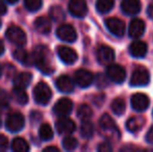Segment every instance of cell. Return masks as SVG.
Wrapping results in <instances>:
<instances>
[{
	"mask_svg": "<svg viewBox=\"0 0 153 152\" xmlns=\"http://www.w3.org/2000/svg\"><path fill=\"white\" fill-rule=\"evenodd\" d=\"M32 59H33V64L42 73L50 75L54 72L52 55L46 46L42 45L36 46L32 53Z\"/></svg>",
	"mask_w": 153,
	"mask_h": 152,
	"instance_id": "obj_1",
	"label": "cell"
},
{
	"mask_svg": "<svg viewBox=\"0 0 153 152\" xmlns=\"http://www.w3.org/2000/svg\"><path fill=\"white\" fill-rule=\"evenodd\" d=\"M52 97V91L45 82H39L33 89V98L36 103L46 105Z\"/></svg>",
	"mask_w": 153,
	"mask_h": 152,
	"instance_id": "obj_2",
	"label": "cell"
},
{
	"mask_svg": "<svg viewBox=\"0 0 153 152\" xmlns=\"http://www.w3.org/2000/svg\"><path fill=\"white\" fill-rule=\"evenodd\" d=\"M25 120L20 113H12L7 116L5 121L6 129L12 132H18L24 127Z\"/></svg>",
	"mask_w": 153,
	"mask_h": 152,
	"instance_id": "obj_3",
	"label": "cell"
},
{
	"mask_svg": "<svg viewBox=\"0 0 153 152\" xmlns=\"http://www.w3.org/2000/svg\"><path fill=\"white\" fill-rule=\"evenodd\" d=\"M150 81V74L147 69L140 67L133 71L130 78V85L132 87H144L147 85Z\"/></svg>",
	"mask_w": 153,
	"mask_h": 152,
	"instance_id": "obj_4",
	"label": "cell"
},
{
	"mask_svg": "<svg viewBox=\"0 0 153 152\" xmlns=\"http://www.w3.org/2000/svg\"><path fill=\"white\" fill-rule=\"evenodd\" d=\"M5 36H6V38L12 43H14L15 45L23 46V45L26 44V41H27L26 35H25L24 30L18 26H10V28L6 30Z\"/></svg>",
	"mask_w": 153,
	"mask_h": 152,
	"instance_id": "obj_5",
	"label": "cell"
},
{
	"mask_svg": "<svg viewBox=\"0 0 153 152\" xmlns=\"http://www.w3.org/2000/svg\"><path fill=\"white\" fill-rule=\"evenodd\" d=\"M69 12L76 18H83L88 14V5L85 0H70Z\"/></svg>",
	"mask_w": 153,
	"mask_h": 152,
	"instance_id": "obj_6",
	"label": "cell"
},
{
	"mask_svg": "<svg viewBox=\"0 0 153 152\" xmlns=\"http://www.w3.org/2000/svg\"><path fill=\"white\" fill-rule=\"evenodd\" d=\"M56 35L59 39H61L62 41L67 43H73L76 41L77 39V33L76 30L74 29V27L70 24H64L57 28Z\"/></svg>",
	"mask_w": 153,
	"mask_h": 152,
	"instance_id": "obj_7",
	"label": "cell"
},
{
	"mask_svg": "<svg viewBox=\"0 0 153 152\" xmlns=\"http://www.w3.org/2000/svg\"><path fill=\"white\" fill-rule=\"evenodd\" d=\"M107 78H109L111 81L116 83H122L125 80L126 77V71L120 65H109L106 70Z\"/></svg>",
	"mask_w": 153,
	"mask_h": 152,
	"instance_id": "obj_8",
	"label": "cell"
},
{
	"mask_svg": "<svg viewBox=\"0 0 153 152\" xmlns=\"http://www.w3.org/2000/svg\"><path fill=\"white\" fill-rule=\"evenodd\" d=\"M73 110V102L68 98H62L53 106V112L59 117H67Z\"/></svg>",
	"mask_w": 153,
	"mask_h": 152,
	"instance_id": "obj_9",
	"label": "cell"
},
{
	"mask_svg": "<svg viewBox=\"0 0 153 152\" xmlns=\"http://www.w3.org/2000/svg\"><path fill=\"white\" fill-rule=\"evenodd\" d=\"M94 80V76L90 71L85 69H79L74 74V81L78 87H88L92 85Z\"/></svg>",
	"mask_w": 153,
	"mask_h": 152,
	"instance_id": "obj_10",
	"label": "cell"
},
{
	"mask_svg": "<svg viewBox=\"0 0 153 152\" xmlns=\"http://www.w3.org/2000/svg\"><path fill=\"white\" fill-rule=\"evenodd\" d=\"M150 100L147 95L143 93H135L131 97V106L137 112H144L148 108Z\"/></svg>",
	"mask_w": 153,
	"mask_h": 152,
	"instance_id": "obj_11",
	"label": "cell"
},
{
	"mask_svg": "<svg viewBox=\"0 0 153 152\" xmlns=\"http://www.w3.org/2000/svg\"><path fill=\"white\" fill-rule=\"evenodd\" d=\"M55 127L59 134H71L76 129L74 121L67 117H61V119L57 120Z\"/></svg>",
	"mask_w": 153,
	"mask_h": 152,
	"instance_id": "obj_12",
	"label": "cell"
},
{
	"mask_svg": "<svg viewBox=\"0 0 153 152\" xmlns=\"http://www.w3.org/2000/svg\"><path fill=\"white\" fill-rule=\"evenodd\" d=\"M97 59L101 65H108L115 59V52L108 46H100L97 50Z\"/></svg>",
	"mask_w": 153,
	"mask_h": 152,
	"instance_id": "obj_13",
	"label": "cell"
},
{
	"mask_svg": "<svg viewBox=\"0 0 153 152\" xmlns=\"http://www.w3.org/2000/svg\"><path fill=\"white\" fill-rule=\"evenodd\" d=\"M107 29L117 37H123L125 33V24L122 20L118 18H108L105 21Z\"/></svg>",
	"mask_w": 153,
	"mask_h": 152,
	"instance_id": "obj_14",
	"label": "cell"
},
{
	"mask_svg": "<svg viewBox=\"0 0 153 152\" xmlns=\"http://www.w3.org/2000/svg\"><path fill=\"white\" fill-rule=\"evenodd\" d=\"M57 54H59V59L64 62L67 65H72L78 59V55L75 52V50H73L72 48L67 46H62L57 50Z\"/></svg>",
	"mask_w": 153,
	"mask_h": 152,
	"instance_id": "obj_15",
	"label": "cell"
},
{
	"mask_svg": "<svg viewBox=\"0 0 153 152\" xmlns=\"http://www.w3.org/2000/svg\"><path fill=\"white\" fill-rule=\"evenodd\" d=\"M129 36L133 39H139L145 33V22L142 19L135 18L130 22L129 25Z\"/></svg>",
	"mask_w": 153,
	"mask_h": 152,
	"instance_id": "obj_16",
	"label": "cell"
},
{
	"mask_svg": "<svg viewBox=\"0 0 153 152\" xmlns=\"http://www.w3.org/2000/svg\"><path fill=\"white\" fill-rule=\"evenodd\" d=\"M121 8L124 14L130 16V15L139 14L142 8V4L140 0H123Z\"/></svg>",
	"mask_w": 153,
	"mask_h": 152,
	"instance_id": "obj_17",
	"label": "cell"
},
{
	"mask_svg": "<svg viewBox=\"0 0 153 152\" xmlns=\"http://www.w3.org/2000/svg\"><path fill=\"white\" fill-rule=\"evenodd\" d=\"M100 127L103 131H109L111 133H113L114 136H119V131L117 129V126H116V123L111 117L109 115H103L100 119Z\"/></svg>",
	"mask_w": 153,
	"mask_h": 152,
	"instance_id": "obj_18",
	"label": "cell"
},
{
	"mask_svg": "<svg viewBox=\"0 0 153 152\" xmlns=\"http://www.w3.org/2000/svg\"><path fill=\"white\" fill-rule=\"evenodd\" d=\"M148 47L147 44L143 41H134V42L131 43L130 47H129V51H130V54L133 57H144L147 53Z\"/></svg>",
	"mask_w": 153,
	"mask_h": 152,
	"instance_id": "obj_19",
	"label": "cell"
},
{
	"mask_svg": "<svg viewBox=\"0 0 153 152\" xmlns=\"http://www.w3.org/2000/svg\"><path fill=\"white\" fill-rule=\"evenodd\" d=\"M56 87L62 93H71L74 90V83L68 75H62L56 79Z\"/></svg>",
	"mask_w": 153,
	"mask_h": 152,
	"instance_id": "obj_20",
	"label": "cell"
},
{
	"mask_svg": "<svg viewBox=\"0 0 153 152\" xmlns=\"http://www.w3.org/2000/svg\"><path fill=\"white\" fill-rule=\"evenodd\" d=\"M34 28L42 35H47L51 31V21L46 17H39L34 21Z\"/></svg>",
	"mask_w": 153,
	"mask_h": 152,
	"instance_id": "obj_21",
	"label": "cell"
},
{
	"mask_svg": "<svg viewBox=\"0 0 153 152\" xmlns=\"http://www.w3.org/2000/svg\"><path fill=\"white\" fill-rule=\"evenodd\" d=\"M32 80V74L29 72H22V73L18 74L15 76L14 78V85L17 87H21V89H25L31 83Z\"/></svg>",
	"mask_w": 153,
	"mask_h": 152,
	"instance_id": "obj_22",
	"label": "cell"
},
{
	"mask_svg": "<svg viewBox=\"0 0 153 152\" xmlns=\"http://www.w3.org/2000/svg\"><path fill=\"white\" fill-rule=\"evenodd\" d=\"M13 56L24 66H31L33 64L32 54H29L24 49H17V50H15L14 53H13Z\"/></svg>",
	"mask_w": 153,
	"mask_h": 152,
	"instance_id": "obj_23",
	"label": "cell"
},
{
	"mask_svg": "<svg viewBox=\"0 0 153 152\" xmlns=\"http://www.w3.org/2000/svg\"><path fill=\"white\" fill-rule=\"evenodd\" d=\"M144 125H145V120L142 117H131L126 122L127 130L133 133L141 130Z\"/></svg>",
	"mask_w": 153,
	"mask_h": 152,
	"instance_id": "obj_24",
	"label": "cell"
},
{
	"mask_svg": "<svg viewBox=\"0 0 153 152\" xmlns=\"http://www.w3.org/2000/svg\"><path fill=\"white\" fill-rule=\"evenodd\" d=\"M13 98H14L15 101L20 104H26L28 102V96H27L26 92L24 91V89H21V87H14V90H13Z\"/></svg>",
	"mask_w": 153,
	"mask_h": 152,
	"instance_id": "obj_25",
	"label": "cell"
},
{
	"mask_svg": "<svg viewBox=\"0 0 153 152\" xmlns=\"http://www.w3.org/2000/svg\"><path fill=\"white\" fill-rule=\"evenodd\" d=\"M114 5H115L114 0H97L96 8L99 13L105 14V13L111 12L113 10Z\"/></svg>",
	"mask_w": 153,
	"mask_h": 152,
	"instance_id": "obj_26",
	"label": "cell"
},
{
	"mask_svg": "<svg viewBox=\"0 0 153 152\" xmlns=\"http://www.w3.org/2000/svg\"><path fill=\"white\" fill-rule=\"evenodd\" d=\"M94 131H95V128H94V124L92 123L91 121L89 120H85L82 122L80 126V133L83 138L85 139H90L93 136L94 134Z\"/></svg>",
	"mask_w": 153,
	"mask_h": 152,
	"instance_id": "obj_27",
	"label": "cell"
},
{
	"mask_svg": "<svg viewBox=\"0 0 153 152\" xmlns=\"http://www.w3.org/2000/svg\"><path fill=\"white\" fill-rule=\"evenodd\" d=\"M12 150L15 152H27L29 150V146L24 139L17 138L12 143Z\"/></svg>",
	"mask_w": 153,
	"mask_h": 152,
	"instance_id": "obj_28",
	"label": "cell"
},
{
	"mask_svg": "<svg viewBox=\"0 0 153 152\" xmlns=\"http://www.w3.org/2000/svg\"><path fill=\"white\" fill-rule=\"evenodd\" d=\"M111 110L115 113L116 115L121 116L124 114L125 108H126V103H125V100L122 99V98H116V99L113 100L111 102Z\"/></svg>",
	"mask_w": 153,
	"mask_h": 152,
	"instance_id": "obj_29",
	"label": "cell"
},
{
	"mask_svg": "<svg viewBox=\"0 0 153 152\" xmlns=\"http://www.w3.org/2000/svg\"><path fill=\"white\" fill-rule=\"evenodd\" d=\"M39 136L43 141H50L53 138V130L51 126L47 123L42 124L39 129Z\"/></svg>",
	"mask_w": 153,
	"mask_h": 152,
	"instance_id": "obj_30",
	"label": "cell"
},
{
	"mask_svg": "<svg viewBox=\"0 0 153 152\" xmlns=\"http://www.w3.org/2000/svg\"><path fill=\"white\" fill-rule=\"evenodd\" d=\"M93 116V110L92 108H90L87 104H82L78 108V110H77V117L80 120L85 121V120H89Z\"/></svg>",
	"mask_w": 153,
	"mask_h": 152,
	"instance_id": "obj_31",
	"label": "cell"
},
{
	"mask_svg": "<svg viewBox=\"0 0 153 152\" xmlns=\"http://www.w3.org/2000/svg\"><path fill=\"white\" fill-rule=\"evenodd\" d=\"M50 17H51V19H53L54 21L59 22V21L65 20V17H66V15H65L64 10H62L61 6L54 5V6H52V7L50 8Z\"/></svg>",
	"mask_w": 153,
	"mask_h": 152,
	"instance_id": "obj_32",
	"label": "cell"
},
{
	"mask_svg": "<svg viewBox=\"0 0 153 152\" xmlns=\"http://www.w3.org/2000/svg\"><path fill=\"white\" fill-rule=\"evenodd\" d=\"M78 146V142L75 138L73 136H66V138L62 140V147H64L66 150L71 151V150H74L76 147Z\"/></svg>",
	"mask_w": 153,
	"mask_h": 152,
	"instance_id": "obj_33",
	"label": "cell"
},
{
	"mask_svg": "<svg viewBox=\"0 0 153 152\" xmlns=\"http://www.w3.org/2000/svg\"><path fill=\"white\" fill-rule=\"evenodd\" d=\"M26 8L30 12H36L42 7L43 0H24Z\"/></svg>",
	"mask_w": 153,
	"mask_h": 152,
	"instance_id": "obj_34",
	"label": "cell"
},
{
	"mask_svg": "<svg viewBox=\"0 0 153 152\" xmlns=\"http://www.w3.org/2000/svg\"><path fill=\"white\" fill-rule=\"evenodd\" d=\"M8 102H10V99H8V96L6 94V92L0 90V108H7Z\"/></svg>",
	"mask_w": 153,
	"mask_h": 152,
	"instance_id": "obj_35",
	"label": "cell"
},
{
	"mask_svg": "<svg viewBox=\"0 0 153 152\" xmlns=\"http://www.w3.org/2000/svg\"><path fill=\"white\" fill-rule=\"evenodd\" d=\"M96 85L99 87H105L108 85V80H107V77H105V75L103 74H98L96 78Z\"/></svg>",
	"mask_w": 153,
	"mask_h": 152,
	"instance_id": "obj_36",
	"label": "cell"
},
{
	"mask_svg": "<svg viewBox=\"0 0 153 152\" xmlns=\"http://www.w3.org/2000/svg\"><path fill=\"white\" fill-rule=\"evenodd\" d=\"M8 147V140L5 136L0 134V151H3L7 149Z\"/></svg>",
	"mask_w": 153,
	"mask_h": 152,
	"instance_id": "obj_37",
	"label": "cell"
},
{
	"mask_svg": "<svg viewBox=\"0 0 153 152\" xmlns=\"http://www.w3.org/2000/svg\"><path fill=\"white\" fill-rule=\"evenodd\" d=\"M111 149L113 148H111V144H108V143H102L98 147V151L100 152H111Z\"/></svg>",
	"mask_w": 153,
	"mask_h": 152,
	"instance_id": "obj_38",
	"label": "cell"
},
{
	"mask_svg": "<svg viewBox=\"0 0 153 152\" xmlns=\"http://www.w3.org/2000/svg\"><path fill=\"white\" fill-rule=\"evenodd\" d=\"M105 97L104 95H102V94H100V95H96L94 98H93V101H94V103L96 104V105H101L102 104V102L104 101Z\"/></svg>",
	"mask_w": 153,
	"mask_h": 152,
	"instance_id": "obj_39",
	"label": "cell"
},
{
	"mask_svg": "<svg viewBox=\"0 0 153 152\" xmlns=\"http://www.w3.org/2000/svg\"><path fill=\"white\" fill-rule=\"evenodd\" d=\"M146 141H147L149 144L153 145V126L149 129V131L146 134Z\"/></svg>",
	"mask_w": 153,
	"mask_h": 152,
	"instance_id": "obj_40",
	"label": "cell"
},
{
	"mask_svg": "<svg viewBox=\"0 0 153 152\" xmlns=\"http://www.w3.org/2000/svg\"><path fill=\"white\" fill-rule=\"evenodd\" d=\"M6 10H7V8H6L5 3L2 0H0V15L6 14Z\"/></svg>",
	"mask_w": 153,
	"mask_h": 152,
	"instance_id": "obj_41",
	"label": "cell"
},
{
	"mask_svg": "<svg viewBox=\"0 0 153 152\" xmlns=\"http://www.w3.org/2000/svg\"><path fill=\"white\" fill-rule=\"evenodd\" d=\"M147 14H148V16H149L150 18L153 19V3L150 4V5L148 6V8H147Z\"/></svg>",
	"mask_w": 153,
	"mask_h": 152,
	"instance_id": "obj_42",
	"label": "cell"
},
{
	"mask_svg": "<svg viewBox=\"0 0 153 152\" xmlns=\"http://www.w3.org/2000/svg\"><path fill=\"white\" fill-rule=\"evenodd\" d=\"M44 151H50V152H59V148H56V147H46V148L44 149Z\"/></svg>",
	"mask_w": 153,
	"mask_h": 152,
	"instance_id": "obj_43",
	"label": "cell"
},
{
	"mask_svg": "<svg viewBox=\"0 0 153 152\" xmlns=\"http://www.w3.org/2000/svg\"><path fill=\"white\" fill-rule=\"evenodd\" d=\"M3 52H4V45H3V43L0 41V55H1Z\"/></svg>",
	"mask_w": 153,
	"mask_h": 152,
	"instance_id": "obj_44",
	"label": "cell"
},
{
	"mask_svg": "<svg viewBox=\"0 0 153 152\" xmlns=\"http://www.w3.org/2000/svg\"><path fill=\"white\" fill-rule=\"evenodd\" d=\"M19 0H6V2H8L10 4H15L16 2H18Z\"/></svg>",
	"mask_w": 153,
	"mask_h": 152,
	"instance_id": "obj_45",
	"label": "cell"
},
{
	"mask_svg": "<svg viewBox=\"0 0 153 152\" xmlns=\"http://www.w3.org/2000/svg\"><path fill=\"white\" fill-rule=\"evenodd\" d=\"M1 73H2V69H1V67H0V76H1Z\"/></svg>",
	"mask_w": 153,
	"mask_h": 152,
	"instance_id": "obj_46",
	"label": "cell"
},
{
	"mask_svg": "<svg viewBox=\"0 0 153 152\" xmlns=\"http://www.w3.org/2000/svg\"><path fill=\"white\" fill-rule=\"evenodd\" d=\"M0 126H1V119H0Z\"/></svg>",
	"mask_w": 153,
	"mask_h": 152,
	"instance_id": "obj_47",
	"label": "cell"
},
{
	"mask_svg": "<svg viewBox=\"0 0 153 152\" xmlns=\"http://www.w3.org/2000/svg\"><path fill=\"white\" fill-rule=\"evenodd\" d=\"M0 26H1V22H0Z\"/></svg>",
	"mask_w": 153,
	"mask_h": 152,
	"instance_id": "obj_48",
	"label": "cell"
}]
</instances>
